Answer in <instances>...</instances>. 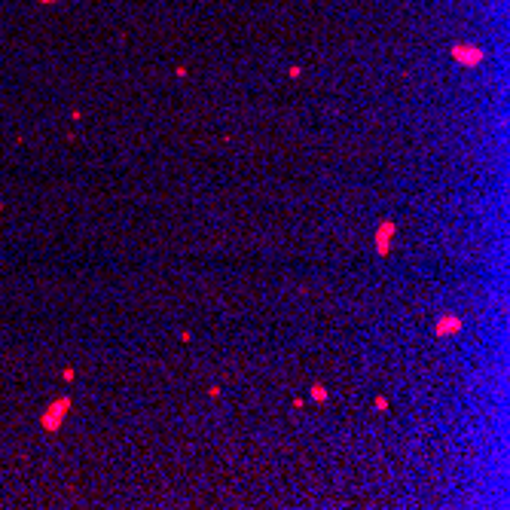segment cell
Returning a JSON list of instances; mask_svg holds the SVG:
<instances>
[{"label": "cell", "mask_w": 510, "mask_h": 510, "mask_svg": "<svg viewBox=\"0 0 510 510\" xmlns=\"http://www.w3.org/2000/svg\"><path fill=\"white\" fill-rule=\"evenodd\" d=\"M67 413H70V397H58V400L46 409V416H43V428H46V431H58Z\"/></svg>", "instance_id": "1"}, {"label": "cell", "mask_w": 510, "mask_h": 510, "mask_svg": "<svg viewBox=\"0 0 510 510\" xmlns=\"http://www.w3.org/2000/svg\"><path fill=\"white\" fill-rule=\"evenodd\" d=\"M452 58L458 64H464V67H477V64H483V49L474 46V43H455L452 46Z\"/></svg>", "instance_id": "2"}, {"label": "cell", "mask_w": 510, "mask_h": 510, "mask_svg": "<svg viewBox=\"0 0 510 510\" xmlns=\"http://www.w3.org/2000/svg\"><path fill=\"white\" fill-rule=\"evenodd\" d=\"M397 236V226L391 223V220H385V223H379V229H376V236H373V245H376V254L385 257L388 251H391V239Z\"/></svg>", "instance_id": "3"}, {"label": "cell", "mask_w": 510, "mask_h": 510, "mask_svg": "<svg viewBox=\"0 0 510 510\" xmlns=\"http://www.w3.org/2000/svg\"><path fill=\"white\" fill-rule=\"evenodd\" d=\"M461 327H464V321L458 318V315H440L437 324H434V333L443 339V336H455V333H461Z\"/></svg>", "instance_id": "4"}, {"label": "cell", "mask_w": 510, "mask_h": 510, "mask_svg": "<svg viewBox=\"0 0 510 510\" xmlns=\"http://www.w3.org/2000/svg\"><path fill=\"white\" fill-rule=\"evenodd\" d=\"M312 400H318V403L327 400V388L324 385H312Z\"/></svg>", "instance_id": "5"}, {"label": "cell", "mask_w": 510, "mask_h": 510, "mask_svg": "<svg viewBox=\"0 0 510 510\" xmlns=\"http://www.w3.org/2000/svg\"><path fill=\"white\" fill-rule=\"evenodd\" d=\"M376 409H379V413L388 409V400H385V397H376Z\"/></svg>", "instance_id": "6"}]
</instances>
